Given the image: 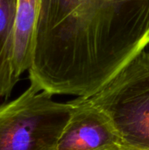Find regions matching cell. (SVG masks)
I'll use <instances>...</instances> for the list:
<instances>
[{
	"instance_id": "6da1fadb",
	"label": "cell",
	"mask_w": 149,
	"mask_h": 150,
	"mask_svg": "<svg viewBox=\"0 0 149 150\" xmlns=\"http://www.w3.org/2000/svg\"><path fill=\"white\" fill-rule=\"evenodd\" d=\"M149 44V0H40L31 84L89 98Z\"/></svg>"
},
{
	"instance_id": "7a4b0ae2",
	"label": "cell",
	"mask_w": 149,
	"mask_h": 150,
	"mask_svg": "<svg viewBox=\"0 0 149 150\" xmlns=\"http://www.w3.org/2000/svg\"><path fill=\"white\" fill-rule=\"evenodd\" d=\"M31 84L18 98L0 106V150H57L75 109Z\"/></svg>"
},
{
	"instance_id": "3957f363",
	"label": "cell",
	"mask_w": 149,
	"mask_h": 150,
	"mask_svg": "<svg viewBox=\"0 0 149 150\" xmlns=\"http://www.w3.org/2000/svg\"><path fill=\"white\" fill-rule=\"evenodd\" d=\"M87 99L110 118L126 150H149V52L140 53Z\"/></svg>"
},
{
	"instance_id": "277c9868",
	"label": "cell",
	"mask_w": 149,
	"mask_h": 150,
	"mask_svg": "<svg viewBox=\"0 0 149 150\" xmlns=\"http://www.w3.org/2000/svg\"><path fill=\"white\" fill-rule=\"evenodd\" d=\"M75 109L57 150H126L110 118L87 98L74 99Z\"/></svg>"
},
{
	"instance_id": "5b68a950",
	"label": "cell",
	"mask_w": 149,
	"mask_h": 150,
	"mask_svg": "<svg viewBox=\"0 0 149 150\" xmlns=\"http://www.w3.org/2000/svg\"><path fill=\"white\" fill-rule=\"evenodd\" d=\"M40 7V0H17L13 73L18 81L32 63Z\"/></svg>"
},
{
	"instance_id": "8992f818",
	"label": "cell",
	"mask_w": 149,
	"mask_h": 150,
	"mask_svg": "<svg viewBox=\"0 0 149 150\" xmlns=\"http://www.w3.org/2000/svg\"><path fill=\"white\" fill-rule=\"evenodd\" d=\"M17 0H0V97H8L18 80L13 73Z\"/></svg>"
}]
</instances>
